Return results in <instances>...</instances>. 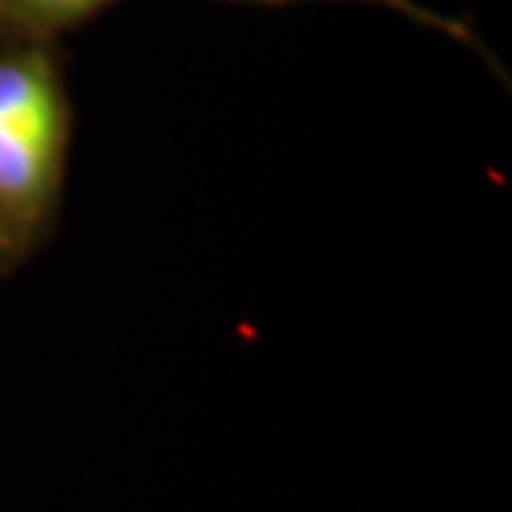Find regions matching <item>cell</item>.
Masks as SVG:
<instances>
[{
	"instance_id": "cell-1",
	"label": "cell",
	"mask_w": 512,
	"mask_h": 512,
	"mask_svg": "<svg viewBox=\"0 0 512 512\" xmlns=\"http://www.w3.org/2000/svg\"><path fill=\"white\" fill-rule=\"evenodd\" d=\"M72 109L49 43L0 52V214L32 245L55 220Z\"/></svg>"
},
{
	"instance_id": "cell-2",
	"label": "cell",
	"mask_w": 512,
	"mask_h": 512,
	"mask_svg": "<svg viewBox=\"0 0 512 512\" xmlns=\"http://www.w3.org/2000/svg\"><path fill=\"white\" fill-rule=\"evenodd\" d=\"M117 0H0V32L12 40L49 43Z\"/></svg>"
},
{
	"instance_id": "cell-3",
	"label": "cell",
	"mask_w": 512,
	"mask_h": 512,
	"mask_svg": "<svg viewBox=\"0 0 512 512\" xmlns=\"http://www.w3.org/2000/svg\"><path fill=\"white\" fill-rule=\"evenodd\" d=\"M251 3H302V0H251ZM322 3H362V6H376V9H384V12H396V15L413 20V23H419L424 29H430V32H439V35L450 37V40H456L461 46L473 49L493 69H501L493 60V55L484 49L478 32H473L467 23H461L458 18H447V15H441V12L424 6V3H416V0H322Z\"/></svg>"
},
{
	"instance_id": "cell-4",
	"label": "cell",
	"mask_w": 512,
	"mask_h": 512,
	"mask_svg": "<svg viewBox=\"0 0 512 512\" xmlns=\"http://www.w3.org/2000/svg\"><path fill=\"white\" fill-rule=\"evenodd\" d=\"M26 251H29V245L20 239L18 231L0 214V276L6 274L12 265H18Z\"/></svg>"
}]
</instances>
